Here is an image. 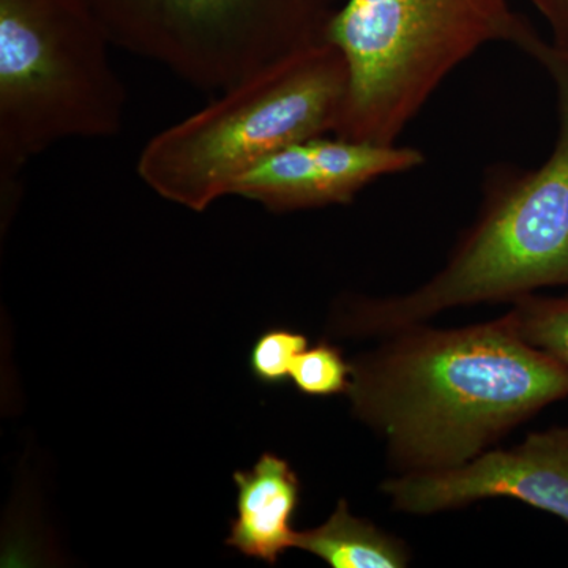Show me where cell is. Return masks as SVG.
<instances>
[{"mask_svg":"<svg viewBox=\"0 0 568 568\" xmlns=\"http://www.w3.org/2000/svg\"><path fill=\"white\" fill-rule=\"evenodd\" d=\"M422 163L424 153L416 149L310 138L257 163L235 182L231 196L254 201L271 212L349 204L377 179L416 170Z\"/></svg>","mask_w":568,"mask_h":568,"instance_id":"ba28073f","label":"cell"},{"mask_svg":"<svg viewBox=\"0 0 568 568\" xmlns=\"http://www.w3.org/2000/svg\"><path fill=\"white\" fill-rule=\"evenodd\" d=\"M504 321L528 345L555 358L568 372V297L518 298Z\"/></svg>","mask_w":568,"mask_h":568,"instance_id":"8fae6325","label":"cell"},{"mask_svg":"<svg viewBox=\"0 0 568 568\" xmlns=\"http://www.w3.org/2000/svg\"><path fill=\"white\" fill-rule=\"evenodd\" d=\"M395 507L435 514L489 497H514L568 523V428L530 435L508 450L485 452L454 469L387 481Z\"/></svg>","mask_w":568,"mask_h":568,"instance_id":"52a82bcc","label":"cell"},{"mask_svg":"<svg viewBox=\"0 0 568 568\" xmlns=\"http://www.w3.org/2000/svg\"><path fill=\"white\" fill-rule=\"evenodd\" d=\"M327 40L345 58L347 93L335 136L396 144L459 63L504 41L537 58L544 41L510 0H346Z\"/></svg>","mask_w":568,"mask_h":568,"instance_id":"277c9868","label":"cell"},{"mask_svg":"<svg viewBox=\"0 0 568 568\" xmlns=\"http://www.w3.org/2000/svg\"><path fill=\"white\" fill-rule=\"evenodd\" d=\"M551 29V44L556 51L568 55V0H529Z\"/></svg>","mask_w":568,"mask_h":568,"instance_id":"5bb4252c","label":"cell"},{"mask_svg":"<svg viewBox=\"0 0 568 568\" xmlns=\"http://www.w3.org/2000/svg\"><path fill=\"white\" fill-rule=\"evenodd\" d=\"M237 518L224 544L248 558L274 564L295 547L293 517L301 503V481L286 459L264 454L252 470H237Z\"/></svg>","mask_w":568,"mask_h":568,"instance_id":"9c48e42d","label":"cell"},{"mask_svg":"<svg viewBox=\"0 0 568 568\" xmlns=\"http://www.w3.org/2000/svg\"><path fill=\"white\" fill-rule=\"evenodd\" d=\"M295 547L312 552L334 568H398L407 562L399 541L364 519L355 518L346 500H339L323 526L298 532Z\"/></svg>","mask_w":568,"mask_h":568,"instance_id":"30bf717a","label":"cell"},{"mask_svg":"<svg viewBox=\"0 0 568 568\" xmlns=\"http://www.w3.org/2000/svg\"><path fill=\"white\" fill-rule=\"evenodd\" d=\"M355 414L413 473L473 462L504 433L568 395V372L506 321L406 332L353 365Z\"/></svg>","mask_w":568,"mask_h":568,"instance_id":"6da1fadb","label":"cell"},{"mask_svg":"<svg viewBox=\"0 0 568 568\" xmlns=\"http://www.w3.org/2000/svg\"><path fill=\"white\" fill-rule=\"evenodd\" d=\"M110 37L88 0H0V192H21L26 168L65 140L122 132L125 85Z\"/></svg>","mask_w":568,"mask_h":568,"instance_id":"5b68a950","label":"cell"},{"mask_svg":"<svg viewBox=\"0 0 568 568\" xmlns=\"http://www.w3.org/2000/svg\"><path fill=\"white\" fill-rule=\"evenodd\" d=\"M351 375L353 365L347 364L342 353L320 342L295 358L290 379L302 395L331 396L347 392Z\"/></svg>","mask_w":568,"mask_h":568,"instance_id":"7c38bea8","label":"cell"},{"mask_svg":"<svg viewBox=\"0 0 568 568\" xmlns=\"http://www.w3.org/2000/svg\"><path fill=\"white\" fill-rule=\"evenodd\" d=\"M541 54L559 97V136L547 162L488 194L480 219L435 278L403 297L343 310L342 334H395L454 306L518 301L568 284V55L551 44Z\"/></svg>","mask_w":568,"mask_h":568,"instance_id":"3957f363","label":"cell"},{"mask_svg":"<svg viewBox=\"0 0 568 568\" xmlns=\"http://www.w3.org/2000/svg\"><path fill=\"white\" fill-rule=\"evenodd\" d=\"M308 347L306 336L287 328H271L254 342L250 369L264 386H280L291 376L295 358Z\"/></svg>","mask_w":568,"mask_h":568,"instance_id":"4fadbf2b","label":"cell"},{"mask_svg":"<svg viewBox=\"0 0 568 568\" xmlns=\"http://www.w3.org/2000/svg\"><path fill=\"white\" fill-rule=\"evenodd\" d=\"M346 93L345 58L323 41L224 89L156 133L142 148L136 173L164 201L207 211L272 153L335 133Z\"/></svg>","mask_w":568,"mask_h":568,"instance_id":"7a4b0ae2","label":"cell"},{"mask_svg":"<svg viewBox=\"0 0 568 568\" xmlns=\"http://www.w3.org/2000/svg\"><path fill=\"white\" fill-rule=\"evenodd\" d=\"M111 44L222 92L327 41L339 0H88Z\"/></svg>","mask_w":568,"mask_h":568,"instance_id":"8992f818","label":"cell"}]
</instances>
